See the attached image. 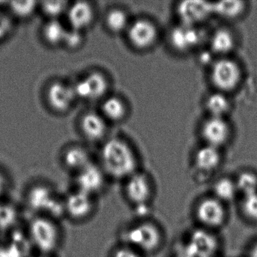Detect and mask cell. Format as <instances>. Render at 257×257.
<instances>
[{"label":"cell","mask_w":257,"mask_h":257,"mask_svg":"<svg viewBox=\"0 0 257 257\" xmlns=\"http://www.w3.org/2000/svg\"><path fill=\"white\" fill-rule=\"evenodd\" d=\"M108 179L124 181L139 171L136 153L130 144L121 138H111L100 152V164Z\"/></svg>","instance_id":"1"},{"label":"cell","mask_w":257,"mask_h":257,"mask_svg":"<svg viewBox=\"0 0 257 257\" xmlns=\"http://www.w3.org/2000/svg\"><path fill=\"white\" fill-rule=\"evenodd\" d=\"M31 247L39 253L53 254L61 247L63 231L60 221L42 215H33L25 229Z\"/></svg>","instance_id":"2"},{"label":"cell","mask_w":257,"mask_h":257,"mask_svg":"<svg viewBox=\"0 0 257 257\" xmlns=\"http://www.w3.org/2000/svg\"><path fill=\"white\" fill-rule=\"evenodd\" d=\"M25 207L33 215H42L60 221L64 218V195L47 183H35L25 194Z\"/></svg>","instance_id":"3"},{"label":"cell","mask_w":257,"mask_h":257,"mask_svg":"<svg viewBox=\"0 0 257 257\" xmlns=\"http://www.w3.org/2000/svg\"><path fill=\"white\" fill-rule=\"evenodd\" d=\"M165 233L162 227L152 219H138L122 232V242L144 255L156 253L163 246Z\"/></svg>","instance_id":"4"},{"label":"cell","mask_w":257,"mask_h":257,"mask_svg":"<svg viewBox=\"0 0 257 257\" xmlns=\"http://www.w3.org/2000/svg\"><path fill=\"white\" fill-rule=\"evenodd\" d=\"M193 216L200 228L214 232L226 225L228 205L211 194L204 195L195 202Z\"/></svg>","instance_id":"5"},{"label":"cell","mask_w":257,"mask_h":257,"mask_svg":"<svg viewBox=\"0 0 257 257\" xmlns=\"http://www.w3.org/2000/svg\"><path fill=\"white\" fill-rule=\"evenodd\" d=\"M155 192L151 177L140 170L123 181V195L136 210H147L154 198Z\"/></svg>","instance_id":"6"},{"label":"cell","mask_w":257,"mask_h":257,"mask_svg":"<svg viewBox=\"0 0 257 257\" xmlns=\"http://www.w3.org/2000/svg\"><path fill=\"white\" fill-rule=\"evenodd\" d=\"M241 79V67L232 58L221 57L210 65V80L216 91L231 92L240 85Z\"/></svg>","instance_id":"7"},{"label":"cell","mask_w":257,"mask_h":257,"mask_svg":"<svg viewBox=\"0 0 257 257\" xmlns=\"http://www.w3.org/2000/svg\"><path fill=\"white\" fill-rule=\"evenodd\" d=\"M97 198L73 188L64 195V218L73 222L89 220L97 210Z\"/></svg>","instance_id":"8"},{"label":"cell","mask_w":257,"mask_h":257,"mask_svg":"<svg viewBox=\"0 0 257 257\" xmlns=\"http://www.w3.org/2000/svg\"><path fill=\"white\" fill-rule=\"evenodd\" d=\"M125 33L131 46L139 51L151 49L159 38L157 27L145 18L132 21Z\"/></svg>","instance_id":"9"},{"label":"cell","mask_w":257,"mask_h":257,"mask_svg":"<svg viewBox=\"0 0 257 257\" xmlns=\"http://www.w3.org/2000/svg\"><path fill=\"white\" fill-rule=\"evenodd\" d=\"M108 177L100 165L91 162L74 175V187L97 198L107 185Z\"/></svg>","instance_id":"10"},{"label":"cell","mask_w":257,"mask_h":257,"mask_svg":"<svg viewBox=\"0 0 257 257\" xmlns=\"http://www.w3.org/2000/svg\"><path fill=\"white\" fill-rule=\"evenodd\" d=\"M205 40V34L200 27L187 26L179 24L169 33L171 47L180 53H187L197 49Z\"/></svg>","instance_id":"11"},{"label":"cell","mask_w":257,"mask_h":257,"mask_svg":"<svg viewBox=\"0 0 257 257\" xmlns=\"http://www.w3.org/2000/svg\"><path fill=\"white\" fill-rule=\"evenodd\" d=\"M176 14L181 25L200 27L213 16L211 2L199 0H186L179 3Z\"/></svg>","instance_id":"12"},{"label":"cell","mask_w":257,"mask_h":257,"mask_svg":"<svg viewBox=\"0 0 257 257\" xmlns=\"http://www.w3.org/2000/svg\"><path fill=\"white\" fill-rule=\"evenodd\" d=\"M76 98L97 100L106 95L109 90V82L100 72H92L73 86Z\"/></svg>","instance_id":"13"},{"label":"cell","mask_w":257,"mask_h":257,"mask_svg":"<svg viewBox=\"0 0 257 257\" xmlns=\"http://www.w3.org/2000/svg\"><path fill=\"white\" fill-rule=\"evenodd\" d=\"M201 135L205 144L220 149L229 141L231 127L225 118L208 116L201 125Z\"/></svg>","instance_id":"14"},{"label":"cell","mask_w":257,"mask_h":257,"mask_svg":"<svg viewBox=\"0 0 257 257\" xmlns=\"http://www.w3.org/2000/svg\"><path fill=\"white\" fill-rule=\"evenodd\" d=\"M47 98L49 104L54 110L64 112L71 107L76 97L73 86L55 82L49 87Z\"/></svg>","instance_id":"15"},{"label":"cell","mask_w":257,"mask_h":257,"mask_svg":"<svg viewBox=\"0 0 257 257\" xmlns=\"http://www.w3.org/2000/svg\"><path fill=\"white\" fill-rule=\"evenodd\" d=\"M221 162L220 149L207 144L200 147L194 155V166L199 172L204 174L214 172L220 166Z\"/></svg>","instance_id":"16"},{"label":"cell","mask_w":257,"mask_h":257,"mask_svg":"<svg viewBox=\"0 0 257 257\" xmlns=\"http://www.w3.org/2000/svg\"><path fill=\"white\" fill-rule=\"evenodd\" d=\"M67 16L70 28L82 32L87 29L94 21V9L88 3H75L69 7Z\"/></svg>","instance_id":"17"},{"label":"cell","mask_w":257,"mask_h":257,"mask_svg":"<svg viewBox=\"0 0 257 257\" xmlns=\"http://www.w3.org/2000/svg\"><path fill=\"white\" fill-rule=\"evenodd\" d=\"M210 51L213 55L228 57L236 46V38L234 33L226 28L215 30L209 37Z\"/></svg>","instance_id":"18"},{"label":"cell","mask_w":257,"mask_h":257,"mask_svg":"<svg viewBox=\"0 0 257 257\" xmlns=\"http://www.w3.org/2000/svg\"><path fill=\"white\" fill-rule=\"evenodd\" d=\"M12 236L10 240L0 244V257H30L27 255L30 249H32L27 237L26 233L21 234L19 231H10Z\"/></svg>","instance_id":"19"},{"label":"cell","mask_w":257,"mask_h":257,"mask_svg":"<svg viewBox=\"0 0 257 257\" xmlns=\"http://www.w3.org/2000/svg\"><path fill=\"white\" fill-rule=\"evenodd\" d=\"M81 127L84 135L90 141H99L106 133V123L104 118L96 112L85 114L81 121Z\"/></svg>","instance_id":"20"},{"label":"cell","mask_w":257,"mask_h":257,"mask_svg":"<svg viewBox=\"0 0 257 257\" xmlns=\"http://www.w3.org/2000/svg\"><path fill=\"white\" fill-rule=\"evenodd\" d=\"M211 194L218 199L228 205L239 197L234 177H221L212 185Z\"/></svg>","instance_id":"21"},{"label":"cell","mask_w":257,"mask_h":257,"mask_svg":"<svg viewBox=\"0 0 257 257\" xmlns=\"http://www.w3.org/2000/svg\"><path fill=\"white\" fill-rule=\"evenodd\" d=\"M213 16L225 20H236L241 17L246 10L243 1H220L212 3Z\"/></svg>","instance_id":"22"},{"label":"cell","mask_w":257,"mask_h":257,"mask_svg":"<svg viewBox=\"0 0 257 257\" xmlns=\"http://www.w3.org/2000/svg\"><path fill=\"white\" fill-rule=\"evenodd\" d=\"M226 94L216 91L206 97L204 105L209 116L225 118L229 113L231 102Z\"/></svg>","instance_id":"23"},{"label":"cell","mask_w":257,"mask_h":257,"mask_svg":"<svg viewBox=\"0 0 257 257\" xmlns=\"http://www.w3.org/2000/svg\"><path fill=\"white\" fill-rule=\"evenodd\" d=\"M103 118L109 121H122L127 115V105L118 96H109L104 99L101 105Z\"/></svg>","instance_id":"24"},{"label":"cell","mask_w":257,"mask_h":257,"mask_svg":"<svg viewBox=\"0 0 257 257\" xmlns=\"http://www.w3.org/2000/svg\"><path fill=\"white\" fill-rule=\"evenodd\" d=\"M63 162L66 168L74 173V175L92 162L86 150L80 147H73L67 150L64 153Z\"/></svg>","instance_id":"25"},{"label":"cell","mask_w":257,"mask_h":257,"mask_svg":"<svg viewBox=\"0 0 257 257\" xmlns=\"http://www.w3.org/2000/svg\"><path fill=\"white\" fill-rule=\"evenodd\" d=\"M17 207L10 200L0 201V231H13L16 229L19 220Z\"/></svg>","instance_id":"26"},{"label":"cell","mask_w":257,"mask_h":257,"mask_svg":"<svg viewBox=\"0 0 257 257\" xmlns=\"http://www.w3.org/2000/svg\"><path fill=\"white\" fill-rule=\"evenodd\" d=\"M131 22L128 14L124 10L118 8L109 10L105 18L106 28L114 34L125 33Z\"/></svg>","instance_id":"27"},{"label":"cell","mask_w":257,"mask_h":257,"mask_svg":"<svg viewBox=\"0 0 257 257\" xmlns=\"http://www.w3.org/2000/svg\"><path fill=\"white\" fill-rule=\"evenodd\" d=\"M234 179L239 197L257 192V174L253 171H240Z\"/></svg>","instance_id":"28"},{"label":"cell","mask_w":257,"mask_h":257,"mask_svg":"<svg viewBox=\"0 0 257 257\" xmlns=\"http://www.w3.org/2000/svg\"><path fill=\"white\" fill-rule=\"evenodd\" d=\"M67 29L59 20H49L43 29V37L51 46L63 44Z\"/></svg>","instance_id":"29"},{"label":"cell","mask_w":257,"mask_h":257,"mask_svg":"<svg viewBox=\"0 0 257 257\" xmlns=\"http://www.w3.org/2000/svg\"><path fill=\"white\" fill-rule=\"evenodd\" d=\"M238 204L239 211L243 219L257 224V192L240 197Z\"/></svg>","instance_id":"30"},{"label":"cell","mask_w":257,"mask_h":257,"mask_svg":"<svg viewBox=\"0 0 257 257\" xmlns=\"http://www.w3.org/2000/svg\"><path fill=\"white\" fill-rule=\"evenodd\" d=\"M41 8L49 20H59L63 15L67 14L69 7L65 1H48L42 4Z\"/></svg>","instance_id":"31"},{"label":"cell","mask_w":257,"mask_h":257,"mask_svg":"<svg viewBox=\"0 0 257 257\" xmlns=\"http://www.w3.org/2000/svg\"><path fill=\"white\" fill-rule=\"evenodd\" d=\"M37 8L35 1H14L10 3L11 13L19 19H25L31 17Z\"/></svg>","instance_id":"32"},{"label":"cell","mask_w":257,"mask_h":257,"mask_svg":"<svg viewBox=\"0 0 257 257\" xmlns=\"http://www.w3.org/2000/svg\"><path fill=\"white\" fill-rule=\"evenodd\" d=\"M109 257H146V255L135 248L121 243L112 249Z\"/></svg>","instance_id":"33"},{"label":"cell","mask_w":257,"mask_h":257,"mask_svg":"<svg viewBox=\"0 0 257 257\" xmlns=\"http://www.w3.org/2000/svg\"><path fill=\"white\" fill-rule=\"evenodd\" d=\"M83 35L82 31H76L74 29L67 30L64 37V43L69 49H74L80 47L83 43Z\"/></svg>","instance_id":"34"},{"label":"cell","mask_w":257,"mask_h":257,"mask_svg":"<svg viewBox=\"0 0 257 257\" xmlns=\"http://www.w3.org/2000/svg\"><path fill=\"white\" fill-rule=\"evenodd\" d=\"M13 189L12 180L8 175L0 170V201H5L10 198Z\"/></svg>","instance_id":"35"},{"label":"cell","mask_w":257,"mask_h":257,"mask_svg":"<svg viewBox=\"0 0 257 257\" xmlns=\"http://www.w3.org/2000/svg\"><path fill=\"white\" fill-rule=\"evenodd\" d=\"M12 22L10 18L0 13V40L8 37L11 32Z\"/></svg>","instance_id":"36"},{"label":"cell","mask_w":257,"mask_h":257,"mask_svg":"<svg viewBox=\"0 0 257 257\" xmlns=\"http://www.w3.org/2000/svg\"><path fill=\"white\" fill-rule=\"evenodd\" d=\"M246 257H257V240H255L248 249Z\"/></svg>","instance_id":"37"},{"label":"cell","mask_w":257,"mask_h":257,"mask_svg":"<svg viewBox=\"0 0 257 257\" xmlns=\"http://www.w3.org/2000/svg\"><path fill=\"white\" fill-rule=\"evenodd\" d=\"M30 257H56V255L53 254L39 253L36 252L34 255H31Z\"/></svg>","instance_id":"38"},{"label":"cell","mask_w":257,"mask_h":257,"mask_svg":"<svg viewBox=\"0 0 257 257\" xmlns=\"http://www.w3.org/2000/svg\"><path fill=\"white\" fill-rule=\"evenodd\" d=\"M4 3H3V2H0V8H1V7H2V4H4Z\"/></svg>","instance_id":"39"}]
</instances>
